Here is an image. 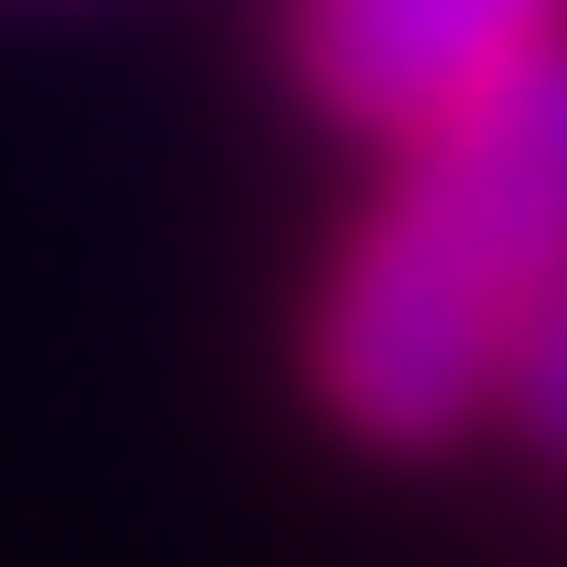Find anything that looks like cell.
<instances>
[{"label":"cell","instance_id":"obj_2","mask_svg":"<svg viewBox=\"0 0 567 567\" xmlns=\"http://www.w3.org/2000/svg\"><path fill=\"white\" fill-rule=\"evenodd\" d=\"M567 27V0H290V66L357 133H423Z\"/></svg>","mask_w":567,"mask_h":567},{"label":"cell","instance_id":"obj_3","mask_svg":"<svg viewBox=\"0 0 567 567\" xmlns=\"http://www.w3.org/2000/svg\"><path fill=\"white\" fill-rule=\"evenodd\" d=\"M502 396H515V423L542 435V449H567V290L542 303V317H528V343H515Z\"/></svg>","mask_w":567,"mask_h":567},{"label":"cell","instance_id":"obj_1","mask_svg":"<svg viewBox=\"0 0 567 567\" xmlns=\"http://www.w3.org/2000/svg\"><path fill=\"white\" fill-rule=\"evenodd\" d=\"M567 290V40L435 106L317 290V396L383 449L462 435Z\"/></svg>","mask_w":567,"mask_h":567}]
</instances>
